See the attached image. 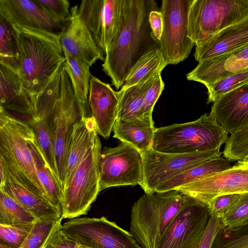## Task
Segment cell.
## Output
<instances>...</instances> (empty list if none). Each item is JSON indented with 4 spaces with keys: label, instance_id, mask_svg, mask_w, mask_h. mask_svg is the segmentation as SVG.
<instances>
[{
    "label": "cell",
    "instance_id": "cell-13",
    "mask_svg": "<svg viewBox=\"0 0 248 248\" xmlns=\"http://www.w3.org/2000/svg\"><path fill=\"white\" fill-rule=\"evenodd\" d=\"M210 218L207 205L189 197L186 204L168 227L157 248H197Z\"/></svg>",
    "mask_w": 248,
    "mask_h": 248
},
{
    "label": "cell",
    "instance_id": "cell-28",
    "mask_svg": "<svg viewBox=\"0 0 248 248\" xmlns=\"http://www.w3.org/2000/svg\"><path fill=\"white\" fill-rule=\"evenodd\" d=\"M167 65L160 47L148 52L132 67L121 89L142 84L160 76Z\"/></svg>",
    "mask_w": 248,
    "mask_h": 248
},
{
    "label": "cell",
    "instance_id": "cell-44",
    "mask_svg": "<svg viewBox=\"0 0 248 248\" xmlns=\"http://www.w3.org/2000/svg\"><path fill=\"white\" fill-rule=\"evenodd\" d=\"M149 20L153 35L159 43L163 30V18L160 11L154 10L151 11Z\"/></svg>",
    "mask_w": 248,
    "mask_h": 248
},
{
    "label": "cell",
    "instance_id": "cell-34",
    "mask_svg": "<svg viewBox=\"0 0 248 248\" xmlns=\"http://www.w3.org/2000/svg\"><path fill=\"white\" fill-rule=\"evenodd\" d=\"M248 84V68L219 80L206 87L207 104L214 103L223 94Z\"/></svg>",
    "mask_w": 248,
    "mask_h": 248
},
{
    "label": "cell",
    "instance_id": "cell-18",
    "mask_svg": "<svg viewBox=\"0 0 248 248\" xmlns=\"http://www.w3.org/2000/svg\"><path fill=\"white\" fill-rule=\"evenodd\" d=\"M119 102L118 91L92 76L87 101L88 112L95 121L98 134L106 139L109 138L117 118Z\"/></svg>",
    "mask_w": 248,
    "mask_h": 248
},
{
    "label": "cell",
    "instance_id": "cell-33",
    "mask_svg": "<svg viewBox=\"0 0 248 248\" xmlns=\"http://www.w3.org/2000/svg\"><path fill=\"white\" fill-rule=\"evenodd\" d=\"M36 218L14 199L0 190V224L20 226L33 224Z\"/></svg>",
    "mask_w": 248,
    "mask_h": 248
},
{
    "label": "cell",
    "instance_id": "cell-37",
    "mask_svg": "<svg viewBox=\"0 0 248 248\" xmlns=\"http://www.w3.org/2000/svg\"><path fill=\"white\" fill-rule=\"evenodd\" d=\"M224 227L236 228L248 222V193H243L221 219Z\"/></svg>",
    "mask_w": 248,
    "mask_h": 248
},
{
    "label": "cell",
    "instance_id": "cell-30",
    "mask_svg": "<svg viewBox=\"0 0 248 248\" xmlns=\"http://www.w3.org/2000/svg\"><path fill=\"white\" fill-rule=\"evenodd\" d=\"M50 113V111L46 109H39L35 117L28 119V124L34 132L36 142L47 164L57 178L54 152L49 129Z\"/></svg>",
    "mask_w": 248,
    "mask_h": 248
},
{
    "label": "cell",
    "instance_id": "cell-39",
    "mask_svg": "<svg viewBox=\"0 0 248 248\" xmlns=\"http://www.w3.org/2000/svg\"><path fill=\"white\" fill-rule=\"evenodd\" d=\"M61 218L55 225L43 248H87L71 239L62 229Z\"/></svg>",
    "mask_w": 248,
    "mask_h": 248
},
{
    "label": "cell",
    "instance_id": "cell-19",
    "mask_svg": "<svg viewBox=\"0 0 248 248\" xmlns=\"http://www.w3.org/2000/svg\"><path fill=\"white\" fill-rule=\"evenodd\" d=\"M209 115L228 134L248 129V84L217 98Z\"/></svg>",
    "mask_w": 248,
    "mask_h": 248
},
{
    "label": "cell",
    "instance_id": "cell-4",
    "mask_svg": "<svg viewBox=\"0 0 248 248\" xmlns=\"http://www.w3.org/2000/svg\"><path fill=\"white\" fill-rule=\"evenodd\" d=\"M189 197L176 190L144 194L131 210L130 231L141 248H157L158 244Z\"/></svg>",
    "mask_w": 248,
    "mask_h": 248
},
{
    "label": "cell",
    "instance_id": "cell-42",
    "mask_svg": "<svg viewBox=\"0 0 248 248\" xmlns=\"http://www.w3.org/2000/svg\"><path fill=\"white\" fill-rule=\"evenodd\" d=\"M39 5L61 22L65 23L70 16L67 0H34Z\"/></svg>",
    "mask_w": 248,
    "mask_h": 248
},
{
    "label": "cell",
    "instance_id": "cell-16",
    "mask_svg": "<svg viewBox=\"0 0 248 248\" xmlns=\"http://www.w3.org/2000/svg\"><path fill=\"white\" fill-rule=\"evenodd\" d=\"M0 14L13 26L61 35L64 23L56 19L34 0H0Z\"/></svg>",
    "mask_w": 248,
    "mask_h": 248
},
{
    "label": "cell",
    "instance_id": "cell-43",
    "mask_svg": "<svg viewBox=\"0 0 248 248\" xmlns=\"http://www.w3.org/2000/svg\"><path fill=\"white\" fill-rule=\"evenodd\" d=\"M224 227L220 218L210 216L208 226L197 248H212L216 236Z\"/></svg>",
    "mask_w": 248,
    "mask_h": 248
},
{
    "label": "cell",
    "instance_id": "cell-6",
    "mask_svg": "<svg viewBox=\"0 0 248 248\" xmlns=\"http://www.w3.org/2000/svg\"><path fill=\"white\" fill-rule=\"evenodd\" d=\"M228 133L209 114L192 122L156 128L151 148L170 154L220 150Z\"/></svg>",
    "mask_w": 248,
    "mask_h": 248
},
{
    "label": "cell",
    "instance_id": "cell-1",
    "mask_svg": "<svg viewBox=\"0 0 248 248\" xmlns=\"http://www.w3.org/2000/svg\"><path fill=\"white\" fill-rule=\"evenodd\" d=\"M154 0H122L119 25L108 46L102 70L116 89L124 84L132 67L144 55L159 47L149 22Z\"/></svg>",
    "mask_w": 248,
    "mask_h": 248
},
{
    "label": "cell",
    "instance_id": "cell-21",
    "mask_svg": "<svg viewBox=\"0 0 248 248\" xmlns=\"http://www.w3.org/2000/svg\"><path fill=\"white\" fill-rule=\"evenodd\" d=\"M0 108L26 116H36L31 97L15 71L0 63Z\"/></svg>",
    "mask_w": 248,
    "mask_h": 248
},
{
    "label": "cell",
    "instance_id": "cell-24",
    "mask_svg": "<svg viewBox=\"0 0 248 248\" xmlns=\"http://www.w3.org/2000/svg\"><path fill=\"white\" fill-rule=\"evenodd\" d=\"M4 169V182L0 186V190L19 203L37 219L62 217V214L47 200L16 182L5 166Z\"/></svg>",
    "mask_w": 248,
    "mask_h": 248
},
{
    "label": "cell",
    "instance_id": "cell-9",
    "mask_svg": "<svg viewBox=\"0 0 248 248\" xmlns=\"http://www.w3.org/2000/svg\"><path fill=\"white\" fill-rule=\"evenodd\" d=\"M62 229L69 238L87 248H141L130 232L105 217L70 219Z\"/></svg>",
    "mask_w": 248,
    "mask_h": 248
},
{
    "label": "cell",
    "instance_id": "cell-2",
    "mask_svg": "<svg viewBox=\"0 0 248 248\" xmlns=\"http://www.w3.org/2000/svg\"><path fill=\"white\" fill-rule=\"evenodd\" d=\"M14 27L18 49L17 73L33 103L35 96L65 62L61 35L27 27Z\"/></svg>",
    "mask_w": 248,
    "mask_h": 248
},
{
    "label": "cell",
    "instance_id": "cell-11",
    "mask_svg": "<svg viewBox=\"0 0 248 248\" xmlns=\"http://www.w3.org/2000/svg\"><path fill=\"white\" fill-rule=\"evenodd\" d=\"M142 154L131 145L121 142L114 147H105L99 157L100 190L113 186L142 185Z\"/></svg>",
    "mask_w": 248,
    "mask_h": 248
},
{
    "label": "cell",
    "instance_id": "cell-12",
    "mask_svg": "<svg viewBox=\"0 0 248 248\" xmlns=\"http://www.w3.org/2000/svg\"><path fill=\"white\" fill-rule=\"evenodd\" d=\"M220 150H211L188 154H170L150 148L142 154L144 180L141 187L145 194L155 193L162 183L205 161L221 156Z\"/></svg>",
    "mask_w": 248,
    "mask_h": 248
},
{
    "label": "cell",
    "instance_id": "cell-17",
    "mask_svg": "<svg viewBox=\"0 0 248 248\" xmlns=\"http://www.w3.org/2000/svg\"><path fill=\"white\" fill-rule=\"evenodd\" d=\"M60 43L63 52L79 59L90 67L98 60H104V53L78 16V5L70 9V16L65 22Z\"/></svg>",
    "mask_w": 248,
    "mask_h": 248
},
{
    "label": "cell",
    "instance_id": "cell-22",
    "mask_svg": "<svg viewBox=\"0 0 248 248\" xmlns=\"http://www.w3.org/2000/svg\"><path fill=\"white\" fill-rule=\"evenodd\" d=\"M248 45V17L226 28L204 43L196 46L195 59L200 62Z\"/></svg>",
    "mask_w": 248,
    "mask_h": 248
},
{
    "label": "cell",
    "instance_id": "cell-7",
    "mask_svg": "<svg viewBox=\"0 0 248 248\" xmlns=\"http://www.w3.org/2000/svg\"><path fill=\"white\" fill-rule=\"evenodd\" d=\"M248 17V0H193L188 36L198 46L221 31Z\"/></svg>",
    "mask_w": 248,
    "mask_h": 248
},
{
    "label": "cell",
    "instance_id": "cell-27",
    "mask_svg": "<svg viewBox=\"0 0 248 248\" xmlns=\"http://www.w3.org/2000/svg\"><path fill=\"white\" fill-rule=\"evenodd\" d=\"M28 143L34 159L38 179L46 191L47 199L62 215V189L47 164L36 142L34 132Z\"/></svg>",
    "mask_w": 248,
    "mask_h": 248
},
{
    "label": "cell",
    "instance_id": "cell-45",
    "mask_svg": "<svg viewBox=\"0 0 248 248\" xmlns=\"http://www.w3.org/2000/svg\"><path fill=\"white\" fill-rule=\"evenodd\" d=\"M237 163L248 165V155L242 160L238 161Z\"/></svg>",
    "mask_w": 248,
    "mask_h": 248
},
{
    "label": "cell",
    "instance_id": "cell-31",
    "mask_svg": "<svg viewBox=\"0 0 248 248\" xmlns=\"http://www.w3.org/2000/svg\"><path fill=\"white\" fill-rule=\"evenodd\" d=\"M66 70L71 78L75 95L83 105L87 106L91 74L90 65L77 58L63 52Z\"/></svg>",
    "mask_w": 248,
    "mask_h": 248
},
{
    "label": "cell",
    "instance_id": "cell-35",
    "mask_svg": "<svg viewBox=\"0 0 248 248\" xmlns=\"http://www.w3.org/2000/svg\"><path fill=\"white\" fill-rule=\"evenodd\" d=\"M212 248H248V222L236 228H223Z\"/></svg>",
    "mask_w": 248,
    "mask_h": 248
},
{
    "label": "cell",
    "instance_id": "cell-5",
    "mask_svg": "<svg viewBox=\"0 0 248 248\" xmlns=\"http://www.w3.org/2000/svg\"><path fill=\"white\" fill-rule=\"evenodd\" d=\"M33 134L28 124L0 108V158L6 170L16 182L48 201L28 143Z\"/></svg>",
    "mask_w": 248,
    "mask_h": 248
},
{
    "label": "cell",
    "instance_id": "cell-25",
    "mask_svg": "<svg viewBox=\"0 0 248 248\" xmlns=\"http://www.w3.org/2000/svg\"><path fill=\"white\" fill-rule=\"evenodd\" d=\"M155 129L153 118L142 117L127 121L117 119L112 129L113 137L143 154L151 148Z\"/></svg>",
    "mask_w": 248,
    "mask_h": 248
},
{
    "label": "cell",
    "instance_id": "cell-40",
    "mask_svg": "<svg viewBox=\"0 0 248 248\" xmlns=\"http://www.w3.org/2000/svg\"><path fill=\"white\" fill-rule=\"evenodd\" d=\"M240 195L226 194L213 199L207 204L210 216L221 219L238 201Z\"/></svg>",
    "mask_w": 248,
    "mask_h": 248
},
{
    "label": "cell",
    "instance_id": "cell-46",
    "mask_svg": "<svg viewBox=\"0 0 248 248\" xmlns=\"http://www.w3.org/2000/svg\"><path fill=\"white\" fill-rule=\"evenodd\" d=\"M0 248H14L12 247L7 246L2 243H0Z\"/></svg>",
    "mask_w": 248,
    "mask_h": 248
},
{
    "label": "cell",
    "instance_id": "cell-29",
    "mask_svg": "<svg viewBox=\"0 0 248 248\" xmlns=\"http://www.w3.org/2000/svg\"><path fill=\"white\" fill-rule=\"evenodd\" d=\"M154 79L118 91L119 102L117 119L127 121L142 117L145 94Z\"/></svg>",
    "mask_w": 248,
    "mask_h": 248
},
{
    "label": "cell",
    "instance_id": "cell-36",
    "mask_svg": "<svg viewBox=\"0 0 248 248\" xmlns=\"http://www.w3.org/2000/svg\"><path fill=\"white\" fill-rule=\"evenodd\" d=\"M62 217L36 219L20 248H43L55 225Z\"/></svg>",
    "mask_w": 248,
    "mask_h": 248
},
{
    "label": "cell",
    "instance_id": "cell-20",
    "mask_svg": "<svg viewBox=\"0 0 248 248\" xmlns=\"http://www.w3.org/2000/svg\"><path fill=\"white\" fill-rule=\"evenodd\" d=\"M248 68V45L233 51L199 62L186 75L188 80L206 87L231 75Z\"/></svg>",
    "mask_w": 248,
    "mask_h": 248
},
{
    "label": "cell",
    "instance_id": "cell-26",
    "mask_svg": "<svg viewBox=\"0 0 248 248\" xmlns=\"http://www.w3.org/2000/svg\"><path fill=\"white\" fill-rule=\"evenodd\" d=\"M231 166V161L225 157L219 156L212 158L170 179L159 185L155 193L175 190L180 186L224 170Z\"/></svg>",
    "mask_w": 248,
    "mask_h": 248
},
{
    "label": "cell",
    "instance_id": "cell-10",
    "mask_svg": "<svg viewBox=\"0 0 248 248\" xmlns=\"http://www.w3.org/2000/svg\"><path fill=\"white\" fill-rule=\"evenodd\" d=\"M193 0H163L160 11L163 30L159 47L168 64L189 56L194 44L188 36V16Z\"/></svg>",
    "mask_w": 248,
    "mask_h": 248
},
{
    "label": "cell",
    "instance_id": "cell-38",
    "mask_svg": "<svg viewBox=\"0 0 248 248\" xmlns=\"http://www.w3.org/2000/svg\"><path fill=\"white\" fill-rule=\"evenodd\" d=\"M34 223L20 226H9L0 224V242L14 248H20Z\"/></svg>",
    "mask_w": 248,
    "mask_h": 248
},
{
    "label": "cell",
    "instance_id": "cell-8",
    "mask_svg": "<svg viewBox=\"0 0 248 248\" xmlns=\"http://www.w3.org/2000/svg\"><path fill=\"white\" fill-rule=\"evenodd\" d=\"M98 134L63 191L62 218L72 219L86 214L100 192L101 143Z\"/></svg>",
    "mask_w": 248,
    "mask_h": 248
},
{
    "label": "cell",
    "instance_id": "cell-14",
    "mask_svg": "<svg viewBox=\"0 0 248 248\" xmlns=\"http://www.w3.org/2000/svg\"><path fill=\"white\" fill-rule=\"evenodd\" d=\"M175 190L206 205L218 196L248 193V165L237 163Z\"/></svg>",
    "mask_w": 248,
    "mask_h": 248
},
{
    "label": "cell",
    "instance_id": "cell-32",
    "mask_svg": "<svg viewBox=\"0 0 248 248\" xmlns=\"http://www.w3.org/2000/svg\"><path fill=\"white\" fill-rule=\"evenodd\" d=\"M18 58L17 40L14 26L0 14V63L17 72Z\"/></svg>",
    "mask_w": 248,
    "mask_h": 248
},
{
    "label": "cell",
    "instance_id": "cell-15",
    "mask_svg": "<svg viewBox=\"0 0 248 248\" xmlns=\"http://www.w3.org/2000/svg\"><path fill=\"white\" fill-rule=\"evenodd\" d=\"M122 0H84L78 16L104 54L119 25Z\"/></svg>",
    "mask_w": 248,
    "mask_h": 248
},
{
    "label": "cell",
    "instance_id": "cell-3",
    "mask_svg": "<svg viewBox=\"0 0 248 248\" xmlns=\"http://www.w3.org/2000/svg\"><path fill=\"white\" fill-rule=\"evenodd\" d=\"M52 106L49 118L57 172V178L63 189L68 150L74 124L88 116V107L77 98L65 62L53 76Z\"/></svg>",
    "mask_w": 248,
    "mask_h": 248
},
{
    "label": "cell",
    "instance_id": "cell-23",
    "mask_svg": "<svg viewBox=\"0 0 248 248\" xmlns=\"http://www.w3.org/2000/svg\"><path fill=\"white\" fill-rule=\"evenodd\" d=\"M97 134L95 121L90 116H83L74 124L69 144L63 191Z\"/></svg>",
    "mask_w": 248,
    "mask_h": 248
},
{
    "label": "cell",
    "instance_id": "cell-41",
    "mask_svg": "<svg viewBox=\"0 0 248 248\" xmlns=\"http://www.w3.org/2000/svg\"><path fill=\"white\" fill-rule=\"evenodd\" d=\"M164 88L161 76L155 78L147 89L142 109V117L152 118L154 106Z\"/></svg>",
    "mask_w": 248,
    "mask_h": 248
}]
</instances>
